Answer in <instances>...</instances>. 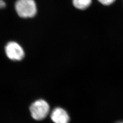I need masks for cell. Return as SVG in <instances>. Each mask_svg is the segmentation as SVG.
<instances>
[{
  "label": "cell",
  "instance_id": "obj_2",
  "mask_svg": "<svg viewBox=\"0 0 123 123\" xmlns=\"http://www.w3.org/2000/svg\"><path fill=\"white\" fill-rule=\"evenodd\" d=\"M30 111L33 119L37 120H42L48 116L50 111V107L46 101L39 99L31 105Z\"/></svg>",
  "mask_w": 123,
  "mask_h": 123
},
{
  "label": "cell",
  "instance_id": "obj_4",
  "mask_svg": "<svg viewBox=\"0 0 123 123\" xmlns=\"http://www.w3.org/2000/svg\"><path fill=\"white\" fill-rule=\"evenodd\" d=\"M51 119L54 123H68L70 120L69 116L66 110L60 107L53 110Z\"/></svg>",
  "mask_w": 123,
  "mask_h": 123
},
{
  "label": "cell",
  "instance_id": "obj_1",
  "mask_svg": "<svg viewBox=\"0 0 123 123\" xmlns=\"http://www.w3.org/2000/svg\"><path fill=\"white\" fill-rule=\"evenodd\" d=\"M15 6L17 13L21 18H33L37 12V5L34 0H17Z\"/></svg>",
  "mask_w": 123,
  "mask_h": 123
},
{
  "label": "cell",
  "instance_id": "obj_7",
  "mask_svg": "<svg viewBox=\"0 0 123 123\" xmlns=\"http://www.w3.org/2000/svg\"><path fill=\"white\" fill-rule=\"evenodd\" d=\"M6 6V2L4 0H0V9L4 8Z\"/></svg>",
  "mask_w": 123,
  "mask_h": 123
},
{
  "label": "cell",
  "instance_id": "obj_6",
  "mask_svg": "<svg viewBox=\"0 0 123 123\" xmlns=\"http://www.w3.org/2000/svg\"><path fill=\"white\" fill-rule=\"evenodd\" d=\"M99 2H100L101 4L105 5V6H109L112 4L114 2L115 0H98Z\"/></svg>",
  "mask_w": 123,
  "mask_h": 123
},
{
  "label": "cell",
  "instance_id": "obj_3",
  "mask_svg": "<svg viewBox=\"0 0 123 123\" xmlns=\"http://www.w3.org/2000/svg\"><path fill=\"white\" fill-rule=\"evenodd\" d=\"M7 57L13 61H20L24 57L25 53L22 47L17 43L10 42L5 47Z\"/></svg>",
  "mask_w": 123,
  "mask_h": 123
},
{
  "label": "cell",
  "instance_id": "obj_8",
  "mask_svg": "<svg viewBox=\"0 0 123 123\" xmlns=\"http://www.w3.org/2000/svg\"><path fill=\"white\" fill-rule=\"evenodd\" d=\"M123 123V121H119V122H117V123Z\"/></svg>",
  "mask_w": 123,
  "mask_h": 123
},
{
  "label": "cell",
  "instance_id": "obj_5",
  "mask_svg": "<svg viewBox=\"0 0 123 123\" xmlns=\"http://www.w3.org/2000/svg\"><path fill=\"white\" fill-rule=\"evenodd\" d=\"M92 0H73V3L77 9L84 10L87 8L91 4Z\"/></svg>",
  "mask_w": 123,
  "mask_h": 123
}]
</instances>
